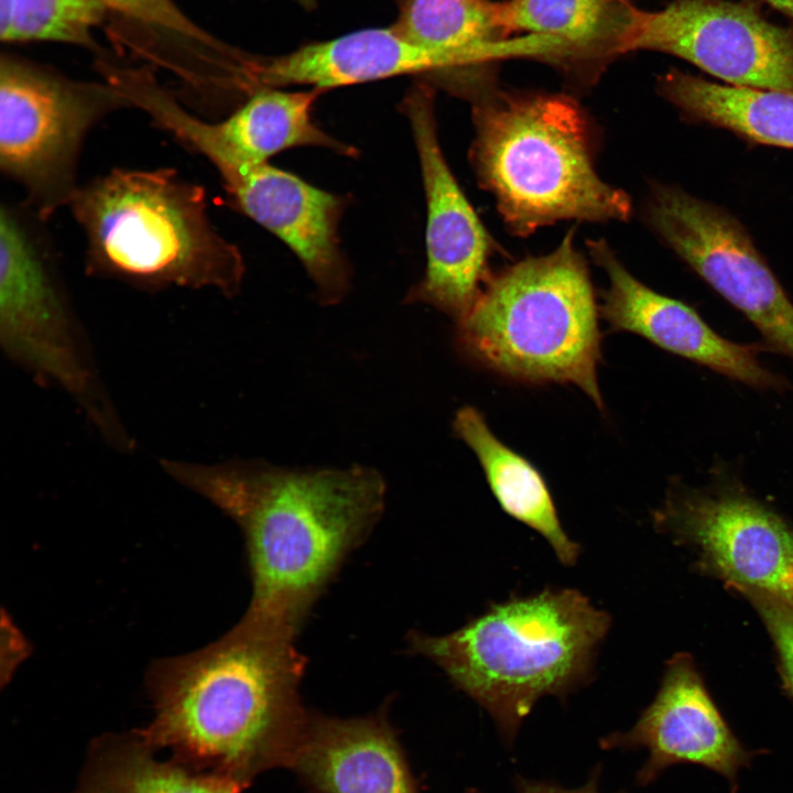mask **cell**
Segmentation results:
<instances>
[{
    "mask_svg": "<svg viewBox=\"0 0 793 793\" xmlns=\"http://www.w3.org/2000/svg\"><path fill=\"white\" fill-rule=\"evenodd\" d=\"M574 238L569 230L552 252L493 274L456 322V344L466 359L503 379L573 384L604 411L600 307Z\"/></svg>",
    "mask_w": 793,
    "mask_h": 793,
    "instance_id": "6",
    "label": "cell"
},
{
    "mask_svg": "<svg viewBox=\"0 0 793 793\" xmlns=\"http://www.w3.org/2000/svg\"><path fill=\"white\" fill-rule=\"evenodd\" d=\"M610 623L580 591L546 588L492 604L447 634L412 631L408 642L489 714L510 747L542 697L564 700L589 682Z\"/></svg>",
    "mask_w": 793,
    "mask_h": 793,
    "instance_id": "3",
    "label": "cell"
},
{
    "mask_svg": "<svg viewBox=\"0 0 793 793\" xmlns=\"http://www.w3.org/2000/svg\"><path fill=\"white\" fill-rule=\"evenodd\" d=\"M587 245L609 280L600 315L612 332L641 336L667 352L758 390L786 389V380L760 362L758 356L767 350L763 344H739L723 337L692 306L634 278L605 240H588Z\"/></svg>",
    "mask_w": 793,
    "mask_h": 793,
    "instance_id": "15",
    "label": "cell"
},
{
    "mask_svg": "<svg viewBox=\"0 0 793 793\" xmlns=\"http://www.w3.org/2000/svg\"><path fill=\"white\" fill-rule=\"evenodd\" d=\"M126 96L157 128L205 157L221 180L295 146H321L354 156L356 150L319 129L311 110L321 89L283 91L260 88L227 118L214 122L196 115L164 88L153 73L130 79Z\"/></svg>",
    "mask_w": 793,
    "mask_h": 793,
    "instance_id": "11",
    "label": "cell"
},
{
    "mask_svg": "<svg viewBox=\"0 0 793 793\" xmlns=\"http://www.w3.org/2000/svg\"><path fill=\"white\" fill-rule=\"evenodd\" d=\"M238 210L280 238L300 259L324 305L340 302L350 287V267L338 226L346 200L298 176L262 163L222 182Z\"/></svg>",
    "mask_w": 793,
    "mask_h": 793,
    "instance_id": "16",
    "label": "cell"
},
{
    "mask_svg": "<svg viewBox=\"0 0 793 793\" xmlns=\"http://www.w3.org/2000/svg\"><path fill=\"white\" fill-rule=\"evenodd\" d=\"M605 750L647 751L637 773L639 785L653 783L666 769L696 764L724 776L732 789L741 769L759 751L735 736L707 692L689 655H674L652 703L627 731L604 737Z\"/></svg>",
    "mask_w": 793,
    "mask_h": 793,
    "instance_id": "14",
    "label": "cell"
},
{
    "mask_svg": "<svg viewBox=\"0 0 793 793\" xmlns=\"http://www.w3.org/2000/svg\"><path fill=\"white\" fill-rule=\"evenodd\" d=\"M155 753L137 730L104 734L89 743L74 793H241L246 787Z\"/></svg>",
    "mask_w": 793,
    "mask_h": 793,
    "instance_id": "24",
    "label": "cell"
},
{
    "mask_svg": "<svg viewBox=\"0 0 793 793\" xmlns=\"http://www.w3.org/2000/svg\"><path fill=\"white\" fill-rule=\"evenodd\" d=\"M648 218L663 241L759 330L767 350L793 359V303L731 214L661 185Z\"/></svg>",
    "mask_w": 793,
    "mask_h": 793,
    "instance_id": "9",
    "label": "cell"
},
{
    "mask_svg": "<svg viewBox=\"0 0 793 793\" xmlns=\"http://www.w3.org/2000/svg\"><path fill=\"white\" fill-rule=\"evenodd\" d=\"M471 102L470 161L511 232L529 236L561 220H627V193L606 183L593 161L588 121L557 94H518L482 80L461 93Z\"/></svg>",
    "mask_w": 793,
    "mask_h": 793,
    "instance_id": "4",
    "label": "cell"
},
{
    "mask_svg": "<svg viewBox=\"0 0 793 793\" xmlns=\"http://www.w3.org/2000/svg\"><path fill=\"white\" fill-rule=\"evenodd\" d=\"M131 108L107 80L73 79L52 67L2 53L0 171L23 200L48 220L79 187L86 137L107 116Z\"/></svg>",
    "mask_w": 793,
    "mask_h": 793,
    "instance_id": "8",
    "label": "cell"
},
{
    "mask_svg": "<svg viewBox=\"0 0 793 793\" xmlns=\"http://www.w3.org/2000/svg\"><path fill=\"white\" fill-rule=\"evenodd\" d=\"M161 466L238 524L252 582L242 618L291 639L384 508L385 482L369 467L294 470L172 459Z\"/></svg>",
    "mask_w": 793,
    "mask_h": 793,
    "instance_id": "1",
    "label": "cell"
},
{
    "mask_svg": "<svg viewBox=\"0 0 793 793\" xmlns=\"http://www.w3.org/2000/svg\"><path fill=\"white\" fill-rule=\"evenodd\" d=\"M68 207L89 276L148 291H240L242 253L213 226L204 186L176 169L113 167L80 184Z\"/></svg>",
    "mask_w": 793,
    "mask_h": 793,
    "instance_id": "5",
    "label": "cell"
},
{
    "mask_svg": "<svg viewBox=\"0 0 793 793\" xmlns=\"http://www.w3.org/2000/svg\"><path fill=\"white\" fill-rule=\"evenodd\" d=\"M601 767L596 765L587 781L574 789L564 787L551 781L526 779L518 775L515 778L517 793H601L600 792Z\"/></svg>",
    "mask_w": 793,
    "mask_h": 793,
    "instance_id": "27",
    "label": "cell"
},
{
    "mask_svg": "<svg viewBox=\"0 0 793 793\" xmlns=\"http://www.w3.org/2000/svg\"><path fill=\"white\" fill-rule=\"evenodd\" d=\"M305 666L293 639L241 618L207 647L151 665L154 716L135 730L156 752L247 786L290 768L311 716L300 697Z\"/></svg>",
    "mask_w": 793,
    "mask_h": 793,
    "instance_id": "2",
    "label": "cell"
},
{
    "mask_svg": "<svg viewBox=\"0 0 793 793\" xmlns=\"http://www.w3.org/2000/svg\"><path fill=\"white\" fill-rule=\"evenodd\" d=\"M108 12L98 0H0L2 42H59L101 53L94 32Z\"/></svg>",
    "mask_w": 793,
    "mask_h": 793,
    "instance_id": "25",
    "label": "cell"
},
{
    "mask_svg": "<svg viewBox=\"0 0 793 793\" xmlns=\"http://www.w3.org/2000/svg\"><path fill=\"white\" fill-rule=\"evenodd\" d=\"M419 73L447 76L449 66L393 26L354 32L270 59H251L249 83L252 93L285 85H311L323 90Z\"/></svg>",
    "mask_w": 793,
    "mask_h": 793,
    "instance_id": "19",
    "label": "cell"
},
{
    "mask_svg": "<svg viewBox=\"0 0 793 793\" xmlns=\"http://www.w3.org/2000/svg\"><path fill=\"white\" fill-rule=\"evenodd\" d=\"M290 768L316 793H417L383 716L311 715Z\"/></svg>",
    "mask_w": 793,
    "mask_h": 793,
    "instance_id": "18",
    "label": "cell"
},
{
    "mask_svg": "<svg viewBox=\"0 0 793 793\" xmlns=\"http://www.w3.org/2000/svg\"><path fill=\"white\" fill-rule=\"evenodd\" d=\"M401 108L414 137L427 206L426 271L405 300L432 305L457 322L492 276V241L441 149L432 89L416 85Z\"/></svg>",
    "mask_w": 793,
    "mask_h": 793,
    "instance_id": "13",
    "label": "cell"
},
{
    "mask_svg": "<svg viewBox=\"0 0 793 793\" xmlns=\"http://www.w3.org/2000/svg\"><path fill=\"white\" fill-rule=\"evenodd\" d=\"M410 42L442 56L452 82L492 75L495 63L518 57L502 1L404 0L397 25Z\"/></svg>",
    "mask_w": 793,
    "mask_h": 793,
    "instance_id": "20",
    "label": "cell"
},
{
    "mask_svg": "<svg viewBox=\"0 0 793 793\" xmlns=\"http://www.w3.org/2000/svg\"><path fill=\"white\" fill-rule=\"evenodd\" d=\"M758 610L775 645L785 688L793 696V607L764 593L738 588Z\"/></svg>",
    "mask_w": 793,
    "mask_h": 793,
    "instance_id": "26",
    "label": "cell"
},
{
    "mask_svg": "<svg viewBox=\"0 0 793 793\" xmlns=\"http://www.w3.org/2000/svg\"><path fill=\"white\" fill-rule=\"evenodd\" d=\"M661 95L689 120L727 129L751 142L793 149V94L718 84L672 69Z\"/></svg>",
    "mask_w": 793,
    "mask_h": 793,
    "instance_id": "23",
    "label": "cell"
},
{
    "mask_svg": "<svg viewBox=\"0 0 793 793\" xmlns=\"http://www.w3.org/2000/svg\"><path fill=\"white\" fill-rule=\"evenodd\" d=\"M466 793H481V792H479V791L476 790V789H470V790H468Z\"/></svg>",
    "mask_w": 793,
    "mask_h": 793,
    "instance_id": "30",
    "label": "cell"
},
{
    "mask_svg": "<svg viewBox=\"0 0 793 793\" xmlns=\"http://www.w3.org/2000/svg\"><path fill=\"white\" fill-rule=\"evenodd\" d=\"M46 222L23 199L0 202L1 346L36 381L70 395L106 438L131 448L89 358Z\"/></svg>",
    "mask_w": 793,
    "mask_h": 793,
    "instance_id": "7",
    "label": "cell"
},
{
    "mask_svg": "<svg viewBox=\"0 0 793 793\" xmlns=\"http://www.w3.org/2000/svg\"><path fill=\"white\" fill-rule=\"evenodd\" d=\"M511 35H525L530 58L593 82L610 62L630 53L640 9L631 0H506Z\"/></svg>",
    "mask_w": 793,
    "mask_h": 793,
    "instance_id": "17",
    "label": "cell"
},
{
    "mask_svg": "<svg viewBox=\"0 0 793 793\" xmlns=\"http://www.w3.org/2000/svg\"><path fill=\"white\" fill-rule=\"evenodd\" d=\"M145 43L142 57L176 77L182 93L202 95L227 75L236 51L193 22L173 0H98Z\"/></svg>",
    "mask_w": 793,
    "mask_h": 793,
    "instance_id": "22",
    "label": "cell"
},
{
    "mask_svg": "<svg viewBox=\"0 0 793 793\" xmlns=\"http://www.w3.org/2000/svg\"><path fill=\"white\" fill-rule=\"evenodd\" d=\"M298 3H301L304 7H312L315 3V0H295Z\"/></svg>",
    "mask_w": 793,
    "mask_h": 793,
    "instance_id": "29",
    "label": "cell"
},
{
    "mask_svg": "<svg viewBox=\"0 0 793 793\" xmlns=\"http://www.w3.org/2000/svg\"><path fill=\"white\" fill-rule=\"evenodd\" d=\"M655 520L694 546L734 589L758 590L793 607V531L738 485L672 493Z\"/></svg>",
    "mask_w": 793,
    "mask_h": 793,
    "instance_id": "12",
    "label": "cell"
},
{
    "mask_svg": "<svg viewBox=\"0 0 793 793\" xmlns=\"http://www.w3.org/2000/svg\"><path fill=\"white\" fill-rule=\"evenodd\" d=\"M453 427L476 455L501 509L537 532L561 564L573 566L579 556L580 545L565 532L550 488L539 469L499 439L485 416L472 406L461 408L456 413Z\"/></svg>",
    "mask_w": 793,
    "mask_h": 793,
    "instance_id": "21",
    "label": "cell"
},
{
    "mask_svg": "<svg viewBox=\"0 0 793 793\" xmlns=\"http://www.w3.org/2000/svg\"><path fill=\"white\" fill-rule=\"evenodd\" d=\"M655 51L727 85L793 94V23L765 18L761 0H673L639 11L630 52Z\"/></svg>",
    "mask_w": 793,
    "mask_h": 793,
    "instance_id": "10",
    "label": "cell"
},
{
    "mask_svg": "<svg viewBox=\"0 0 793 793\" xmlns=\"http://www.w3.org/2000/svg\"><path fill=\"white\" fill-rule=\"evenodd\" d=\"M769 3L775 10L785 14L793 21V0H761Z\"/></svg>",
    "mask_w": 793,
    "mask_h": 793,
    "instance_id": "28",
    "label": "cell"
}]
</instances>
